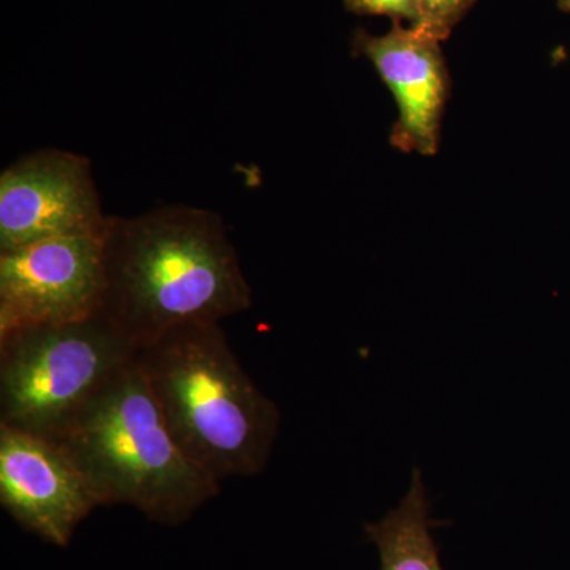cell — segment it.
Returning <instances> with one entry per match:
<instances>
[{
  "label": "cell",
  "mask_w": 570,
  "mask_h": 570,
  "mask_svg": "<svg viewBox=\"0 0 570 570\" xmlns=\"http://www.w3.org/2000/svg\"><path fill=\"white\" fill-rule=\"evenodd\" d=\"M253 306V288L220 214L165 205L110 216L102 314L135 347L176 326L223 324Z\"/></svg>",
  "instance_id": "cell-1"
},
{
  "label": "cell",
  "mask_w": 570,
  "mask_h": 570,
  "mask_svg": "<svg viewBox=\"0 0 570 570\" xmlns=\"http://www.w3.org/2000/svg\"><path fill=\"white\" fill-rule=\"evenodd\" d=\"M135 362L183 452L217 482L265 471L281 411L246 373L220 324L176 326Z\"/></svg>",
  "instance_id": "cell-2"
},
{
  "label": "cell",
  "mask_w": 570,
  "mask_h": 570,
  "mask_svg": "<svg viewBox=\"0 0 570 570\" xmlns=\"http://www.w3.org/2000/svg\"><path fill=\"white\" fill-rule=\"evenodd\" d=\"M56 442L102 505H132L154 523L179 527L220 491V483L175 441L135 360L99 390Z\"/></svg>",
  "instance_id": "cell-3"
},
{
  "label": "cell",
  "mask_w": 570,
  "mask_h": 570,
  "mask_svg": "<svg viewBox=\"0 0 570 570\" xmlns=\"http://www.w3.org/2000/svg\"><path fill=\"white\" fill-rule=\"evenodd\" d=\"M137 351L102 313L0 333V425L58 441Z\"/></svg>",
  "instance_id": "cell-4"
},
{
  "label": "cell",
  "mask_w": 570,
  "mask_h": 570,
  "mask_svg": "<svg viewBox=\"0 0 570 570\" xmlns=\"http://www.w3.org/2000/svg\"><path fill=\"white\" fill-rule=\"evenodd\" d=\"M108 219L81 154L40 149L0 175V253L62 236L104 238Z\"/></svg>",
  "instance_id": "cell-5"
},
{
  "label": "cell",
  "mask_w": 570,
  "mask_h": 570,
  "mask_svg": "<svg viewBox=\"0 0 570 570\" xmlns=\"http://www.w3.org/2000/svg\"><path fill=\"white\" fill-rule=\"evenodd\" d=\"M104 238L62 236L0 253V333L102 313Z\"/></svg>",
  "instance_id": "cell-6"
},
{
  "label": "cell",
  "mask_w": 570,
  "mask_h": 570,
  "mask_svg": "<svg viewBox=\"0 0 570 570\" xmlns=\"http://www.w3.org/2000/svg\"><path fill=\"white\" fill-rule=\"evenodd\" d=\"M0 504L26 531L67 547L102 501L61 444L0 425Z\"/></svg>",
  "instance_id": "cell-7"
},
{
  "label": "cell",
  "mask_w": 570,
  "mask_h": 570,
  "mask_svg": "<svg viewBox=\"0 0 570 570\" xmlns=\"http://www.w3.org/2000/svg\"><path fill=\"white\" fill-rule=\"evenodd\" d=\"M442 41L414 26L393 22L384 36L355 32L352 50L376 69L392 91L397 119L390 145L401 153L434 156L441 146L442 121L450 94Z\"/></svg>",
  "instance_id": "cell-8"
},
{
  "label": "cell",
  "mask_w": 570,
  "mask_h": 570,
  "mask_svg": "<svg viewBox=\"0 0 570 570\" xmlns=\"http://www.w3.org/2000/svg\"><path fill=\"white\" fill-rule=\"evenodd\" d=\"M430 501L422 472H412L411 489L379 523H367V539L377 547L382 570H444L431 535Z\"/></svg>",
  "instance_id": "cell-9"
},
{
  "label": "cell",
  "mask_w": 570,
  "mask_h": 570,
  "mask_svg": "<svg viewBox=\"0 0 570 570\" xmlns=\"http://www.w3.org/2000/svg\"><path fill=\"white\" fill-rule=\"evenodd\" d=\"M474 3L475 0H420V21L414 28L448 40Z\"/></svg>",
  "instance_id": "cell-10"
},
{
  "label": "cell",
  "mask_w": 570,
  "mask_h": 570,
  "mask_svg": "<svg viewBox=\"0 0 570 570\" xmlns=\"http://www.w3.org/2000/svg\"><path fill=\"white\" fill-rule=\"evenodd\" d=\"M344 7L360 17H387L409 26L420 21V0H344Z\"/></svg>",
  "instance_id": "cell-11"
},
{
  "label": "cell",
  "mask_w": 570,
  "mask_h": 570,
  "mask_svg": "<svg viewBox=\"0 0 570 570\" xmlns=\"http://www.w3.org/2000/svg\"><path fill=\"white\" fill-rule=\"evenodd\" d=\"M557 2L561 11H564V13H570V0H557Z\"/></svg>",
  "instance_id": "cell-12"
}]
</instances>
